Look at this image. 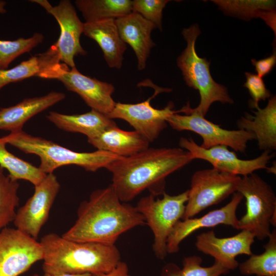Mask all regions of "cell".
Listing matches in <instances>:
<instances>
[{
	"label": "cell",
	"instance_id": "4dcf8cb0",
	"mask_svg": "<svg viewBox=\"0 0 276 276\" xmlns=\"http://www.w3.org/2000/svg\"><path fill=\"white\" fill-rule=\"evenodd\" d=\"M43 40V35L39 33H35L27 38L21 37L14 40L0 39V70L8 68L17 57L31 51Z\"/></svg>",
	"mask_w": 276,
	"mask_h": 276
},
{
	"label": "cell",
	"instance_id": "9c48e42d",
	"mask_svg": "<svg viewBox=\"0 0 276 276\" xmlns=\"http://www.w3.org/2000/svg\"><path fill=\"white\" fill-rule=\"evenodd\" d=\"M241 177L214 168L196 171L191 178L185 211L181 220L193 218L236 192Z\"/></svg>",
	"mask_w": 276,
	"mask_h": 276
},
{
	"label": "cell",
	"instance_id": "603a6c76",
	"mask_svg": "<svg viewBox=\"0 0 276 276\" xmlns=\"http://www.w3.org/2000/svg\"><path fill=\"white\" fill-rule=\"evenodd\" d=\"M87 141L97 150L109 152L120 157L140 152L148 148L150 143L135 130L125 131L117 125L107 128Z\"/></svg>",
	"mask_w": 276,
	"mask_h": 276
},
{
	"label": "cell",
	"instance_id": "74e56055",
	"mask_svg": "<svg viewBox=\"0 0 276 276\" xmlns=\"http://www.w3.org/2000/svg\"><path fill=\"white\" fill-rule=\"evenodd\" d=\"M31 276H38V275L37 274H34L32 275Z\"/></svg>",
	"mask_w": 276,
	"mask_h": 276
},
{
	"label": "cell",
	"instance_id": "484cf974",
	"mask_svg": "<svg viewBox=\"0 0 276 276\" xmlns=\"http://www.w3.org/2000/svg\"><path fill=\"white\" fill-rule=\"evenodd\" d=\"M75 4L85 22L116 19L132 11L130 0H76Z\"/></svg>",
	"mask_w": 276,
	"mask_h": 276
},
{
	"label": "cell",
	"instance_id": "e575fe53",
	"mask_svg": "<svg viewBox=\"0 0 276 276\" xmlns=\"http://www.w3.org/2000/svg\"><path fill=\"white\" fill-rule=\"evenodd\" d=\"M91 276H131L127 264L120 261L110 271L104 273L92 274Z\"/></svg>",
	"mask_w": 276,
	"mask_h": 276
},
{
	"label": "cell",
	"instance_id": "30bf717a",
	"mask_svg": "<svg viewBox=\"0 0 276 276\" xmlns=\"http://www.w3.org/2000/svg\"><path fill=\"white\" fill-rule=\"evenodd\" d=\"M153 96L147 100L135 104L116 103L112 111L107 116L111 119H120L128 122L134 129L149 143L157 139L161 132L167 127V119L170 116L181 112L180 109L173 110L172 102L162 109L152 107L151 100L163 92H170V88L155 86Z\"/></svg>",
	"mask_w": 276,
	"mask_h": 276
},
{
	"label": "cell",
	"instance_id": "cb8c5ba5",
	"mask_svg": "<svg viewBox=\"0 0 276 276\" xmlns=\"http://www.w3.org/2000/svg\"><path fill=\"white\" fill-rule=\"evenodd\" d=\"M47 118L58 128L84 134L87 139L93 138L107 128L117 125L107 115L93 109L86 113L71 115L50 111Z\"/></svg>",
	"mask_w": 276,
	"mask_h": 276
},
{
	"label": "cell",
	"instance_id": "52a82bcc",
	"mask_svg": "<svg viewBox=\"0 0 276 276\" xmlns=\"http://www.w3.org/2000/svg\"><path fill=\"white\" fill-rule=\"evenodd\" d=\"M163 195L162 198H155L152 194L143 197L135 206L153 233V250L156 257L161 260L168 254V238L185 213L188 190L176 195L165 192Z\"/></svg>",
	"mask_w": 276,
	"mask_h": 276
},
{
	"label": "cell",
	"instance_id": "d590c367",
	"mask_svg": "<svg viewBox=\"0 0 276 276\" xmlns=\"http://www.w3.org/2000/svg\"><path fill=\"white\" fill-rule=\"evenodd\" d=\"M43 276H91V274H89V273L80 274H71L44 273Z\"/></svg>",
	"mask_w": 276,
	"mask_h": 276
},
{
	"label": "cell",
	"instance_id": "ffe728a7",
	"mask_svg": "<svg viewBox=\"0 0 276 276\" xmlns=\"http://www.w3.org/2000/svg\"><path fill=\"white\" fill-rule=\"evenodd\" d=\"M65 95L59 91L26 98L19 103L0 109V130L10 133L22 130L24 124L34 116L62 101Z\"/></svg>",
	"mask_w": 276,
	"mask_h": 276
},
{
	"label": "cell",
	"instance_id": "8d00e7d4",
	"mask_svg": "<svg viewBox=\"0 0 276 276\" xmlns=\"http://www.w3.org/2000/svg\"><path fill=\"white\" fill-rule=\"evenodd\" d=\"M7 3L2 0H0V14H4L6 12V9L5 8Z\"/></svg>",
	"mask_w": 276,
	"mask_h": 276
},
{
	"label": "cell",
	"instance_id": "277c9868",
	"mask_svg": "<svg viewBox=\"0 0 276 276\" xmlns=\"http://www.w3.org/2000/svg\"><path fill=\"white\" fill-rule=\"evenodd\" d=\"M10 144L26 154H33L40 158L39 168L45 174L53 173L58 168L70 165L81 167L87 171L95 172L104 168L119 156L112 153L96 150L78 152L53 141L30 135L21 130L2 137Z\"/></svg>",
	"mask_w": 276,
	"mask_h": 276
},
{
	"label": "cell",
	"instance_id": "83f0119b",
	"mask_svg": "<svg viewBox=\"0 0 276 276\" xmlns=\"http://www.w3.org/2000/svg\"><path fill=\"white\" fill-rule=\"evenodd\" d=\"M267 243L264 245V251L260 255L252 254L248 259L239 264L243 275L276 276V230L268 236Z\"/></svg>",
	"mask_w": 276,
	"mask_h": 276
},
{
	"label": "cell",
	"instance_id": "7402d4cb",
	"mask_svg": "<svg viewBox=\"0 0 276 276\" xmlns=\"http://www.w3.org/2000/svg\"><path fill=\"white\" fill-rule=\"evenodd\" d=\"M83 33L99 44L109 67H122L127 47L120 35L115 19L84 22Z\"/></svg>",
	"mask_w": 276,
	"mask_h": 276
},
{
	"label": "cell",
	"instance_id": "9a60e30c",
	"mask_svg": "<svg viewBox=\"0 0 276 276\" xmlns=\"http://www.w3.org/2000/svg\"><path fill=\"white\" fill-rule=\"evenodd\" d=\"M255 238V235L247 230H241L230 237L219 238L212 230L198 235L195 246L198 250L213 257L215 262L228 270H234L239 264L236 259L237 256H250L252 254L251 246Z\"/></svg>",
	"mask_w": 276,
	"mask_h": 276
},
{
	"label": "cell",
	"instance_id": "f546056e",
	"mask_svg": "<svg viewBox=\"0 0 276 276\" xmlns=\"http://www.w3.org/2000/svg\"><path fill=\"white\" fill-rule=\"evenodd\" d=\"M4 170L0 167V232L13 221L19 202V185L6 175Z\"/></svg>",
	"mask_w": 276,
	"mask_h": 276
},
{
	"label": "cell",
	"instance_id": "f1b7e54d",
	"mask_svg": "<svg viewBox=\"0 0 276 276\" xmlns=\"http://www.w3.org/2000/svg\"><path fill=\"white\" fill-rule=\"evenodd\" d=\"M202 262L199 256L186 257L181 268L174 263H168L162 269L160 276H220L229 271L216 262L209 267H202Z\"/></svg>",
	"mask_w": 276,
	"mask_h": 276
},
{
	"label": "cell",
	"instance_id": "d4e9b609",
	"mask_svg": "<svg viewBox=\"0 0 276 276\" xmlns=\"http://www.w3.org/2000/svg\"><path fill=\"white\" fill-rule=\"evenodd\" d=\"M225 13L244 19L260 17L275 33V1H213Z\"/></svg>",
	"mask_w": 276,
	"mask_h": 276
},
{
	"label": "cell",
	"instance_id": "d6986e66",
	"mask_svg": "<svg viewBox=\"0 0 276 276\" xmlns=\"http://www.w3.org/2000/svg\"><path fill=\"white\" fill-rule=\"evenodd\" d=\"M122 39L132 48L140 71L146 68L147 59L155 44L151 38L154 25L140 14L131 13L115 19Z\"/></svg>",
	"mask_w": 276,
	"mask_h": 276
},
{
	"label": "cell",
	"instance_id": "4316f807",
	"mask_svg": "<svg viewBox=\"0 0 276 276\" xmlns=\"http://www.w3.org/2000/svg\"><path fill=\"white\" fill-rule=\"evenodd\" d=\"M6 143L0 137V167L6 169L13 180H25L34 186L40 183L46 176L39 167L15 156L6 148Z\"/></svg>",
	"mask_w": 276,
	"mask_h": 276
},
{
	"label": "cell",
	"instance_id": "e0dca14e",
	"mask_svg": "<svg viewBox=\"0 0 276 276\" xmlns=\"http://www.w3.org/2000/svg\"><path fill=\"white\" fill-rule=\"evenodd\" d=\"M56 80L67 90L77 94L91 109L107 116L115 106L112 98L114 86L82 74L76 66L64 70Z\"/></svg>",
	"mask_w": 276,
	"mask_h": 276
},
{
	"label": "cell",
	"instance_id": "7a4b0ae2",
	"mask_svg": "<svg viewBox=\"0 0 276 276\" xmlns=\"http://www.w3.org/2000/svg\"><path fill=\"white\" fill-rule=\"evenodd\" d=\"M145 224L136 208L122 202L110 184L94 191L80 203L75 223L61 236L76 242L114 245L122 234Z\"/></svg>",
	"mask_w": 276,
	"mask_h": 276
},
{
	"label": "cell",
	"instance_id": "3957f363",
	"mask_svg": "<svg viewBox=\"0 0 276 276\" xmlns=\"http://www.w3.org/2000/svg\"><path fill=\"white\" fill-rule=\"evenodd\" d=\"M44 273L80 274L107 273L121 261L115 245L76 242L51 233L39 241Z\"/></svg>",
	"mask_w": 276,
	"mask_h": 276
},
{
	"label": "cell",
	"instance_id": "d6a6232c",
	"mask_svg": "<svg viewBox=\"0 0 276 276\" xmlns=\"http://www.w3.org/2000/svg\"><path fill=\"white\" fill-rule=\"evenodd\" d=\"M245 75L246 80L243 86L248 89L251 97V100L249 101V106L256 109L259 107V102L261 100L269 99L271 95L266 88L262 78L249 72H246Z\"/></svg>",
	"mask_w": 276,
	"mask_h": 276
},
{
	"label": "cell",
	"instance_id": "1f68e13d",
	"mask_svg": "<svg viewBox=\"0 0 276 276\" xmlns=\"http://www.w3.org/2000/svg\"><path fill=\"white\" fill-rule=\"evenodd\" d=\"M167 0H134L132 1V11L140 14L152 22L155 29L162 30L163 11Z\"/></svg>",
	"mask_w": 276,
	"mask_h": 276
},
{
	"label": "cell",
	"instance_id": "ac0fdd59",
	"mask_svg": "<svg viewBox=\"0 0 276 276\" xmlns=\"http://www.w3.org/2000/svg\"><path fill=\"white\" fill-rule=\"evenodd\" d=\"M68 67L61 62L53 44L44 52L36 54L17 65L0 70V90L7 85L36 76L56 79Z\"/></svg>",
	"mask_w": 276,
	"mask_h": 276
},
{
	"label": "cell",
	"instance_id": "ba28073f",
	"mask_svg": "<svg viewBox=\"0 0 276 276\" xmlns=\"http://www.w3.org/2000/svg\"><path fill=\"white\" fill-rule=\"evenodd\" d=\"M181 110L185 114L176 113L170 116L167 119V124L174 130L191 131L199 135L202 139L200 146L204 149L223 145L235 151L244 153L248 142L255 140V135L250 131L221 128L197 113L189 104Z\"/></svg>",
	"mask_w": 276,
	"mask_h": 276
},
{
	"label": "cell",
	"instance_id": "836d02e7",
	"mask_svg": "<svg viewBox=\"0 0 276 276\" xmlns=\"http://www.w3.org/2000/svg\"><path fill=\"white\" fill-rule=\"evenodd\" d=\"M252 64L255 66L257 75L261 78L269 74L276 63L275 54L262 59L257 60L251 59Z\"/></svg>",
	"mask_w": 276,
	"mask_h": 276
},
{
	"label": "cell",
	"instance_id": "8fae6325",
	"mask_svg": "<svg viewBox=\"0 0 276 276\" xmlns=\"http://www.w3.org/2000/svg\"><path fill=\"white\" fill-rule=\"evenodd\" d=\"M43 255L40 243L17 228L0 232V276H19Z\"/></svg>",
	"mask_w": 276,
	"mask_h": 276
},
{
	"label": "cell",
	"instance_id": "7c38bea8",
	"mask_svg": "<svg viewBox=\"0 0 276 276\" xmlns=\"http://www.w3.org/2000/svg\"><path fill=\"white\" fill-rule=\"evenodd\" d=\"M41 6L57 20L60 30L58 39L53 45L56 49L61 62L68 67H75L74 57L85 56L87 52L80 43L83 33L84 23L79 19L74 6L68 0H61L53 6L47 0H32Z\"/></svg>",
	"mask_w": 276,
	"mask_h": 276
},
{
	"label": "cell",
	"instance_id": "2e32d148",
	"mask_svg": "<svg viewBox=\"0 0 276 276\" xmlns=\"http://www.w3.org/2000/svg\"><path fill=\"white\" fill-rule=\"evenodd\" d=\"M243 199V196L236 192L233 194L231 201L224 206L211 211L199 218L179 220L168 238L167 253L177 252L179 250L180 243L190 235L199 229L224 224L238 229V219L236 216V211Z\"/></svg>",
	"mask_w": 276,
	"mask_h": 276
},
{
	"label": "cell",
	"instance_id": "4fadbf2b",
	"mask_svg": "<svg viewBox=\"0 0 276 276\" xmlns=\"http://www.w3.org/2000/svg\"><path fill=\"white\" fill-rule=\"evenodd\" d=\"M60 188L53 173L47 174L40 183L34 186L32 196L16 211L13 221L15 228L37 240L48 220Z\"/></svg>",
	"mask_w": 276,
	"mask_h": 276
},
{
	"label": "cell",
	"instance_id": "44dd1931",
	"mask_svg": "<svg viewBox=\"0 0 276 276\" xmlns=\"http://www.w3.org/2000/svg\"><path fill=\"white\" fill-rule=\"evenodd\" d=\"M252 116L245 113L237 121L238 129L252 132L260 150L272 151L276 149V97L271 96L265 107L256 108Z\"/></svg>",
	"mask_w": 276,
	"mask_h": 276
},
{
	"label": "cell",
	"instance_id": "5bb4252c",
	"mask_svg": "<svg viewBox=\"0 0 276 276\" xmlns=\"http://www.w3.org/2000/svg\"><path fill=\"white\" fill-rule=\"evenodd\" d=\"M180 148L189 151L193 159H199L210 163L220 171L240 176H245L260 169H268L270 160L274 156L271 151H264L259 156L250 159L239 158L237 154L223 145L204 149L192 138L181 137Z\"/></svg>",
	"mask_w": 276,
	"mask_h": 276
},
{
	"label": "cell",
	"instance_id": "5b68a950",
	"mask_svg": "<svg viewBox=\"0 0 276 276\" xmlns=\"http://www.w3.org/2000/svg\"><path fill=\"white\" fill-rule=\"evenodd\" d=\"M201 31L197 24L183 29L182 35L187 41V47L177 59L187 85L198 90L200 100L198 105L193 109L204 117L211 105L215 102L222 104L234 103L227 88L216 82L210 71V62L200 57L195 49L196 40Z\"/></svg>",
	"mask_w": 276,
	"mask_h": 276
},
{
	"label": "cell",
	"instance_id": "8992f818",
	"mask_svg": "<svg viewBox=\"0 0 276 276\" xmlns=\"http://www.w3.org/2000/svg\"><path fill=\"white\" fill-rule=\"evenodd\" d=\"M237 192L246 200V212L238 219V229L247 230L263 240L276 225V196L272 187L253 173L241 177Z\"/></svg>",
	"mask_w": 276,
	"mask_h": 276
},
{
	"label": "cell",
	"instance_id": "6da1fadb",
	"mask_svg": "<svg viewBox=\"0 0 276 276\" xmlns=\"http://www.w3.org/2000/svg\"><path fill=\"white\" fill-rule=\"evenodd\" d=\"M181 148H149L127 157H119L106 167L111 185L123 202L132 201L146 189L155 196L165 192L166 178L193 160Z\"/></svg>",
	"mask_w": 276,
	"mask_h": 276
}]
</instances>
